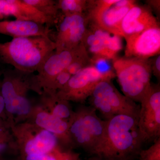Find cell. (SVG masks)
<instances>
[{"label": "cell", "instance_id": "6da1fadb", "mask_svg": "<svg viewBox=\"0 0 160 160\" xmlns=\"http://www.w3.org/2000/svg\"><path fill=\"white\" fill-rule=\"evenodd\" d=\"M138 118L118 115L106 120L102 142L92 155L103 160H134L144 144L138 126ZM92 156V155H91Z\"/></svg>", "mask_w": 160, "mask_h": 160}, {"label": "cell", "instance_id": "7a4b0ae2", "mask_svg": "<svg viewBox=\"0 0 160 160\" xmlns=\"http://www.w3.org/2000/svg\"><path fill=\"white\" fill-rule=\"evenodd\" d=\"M1 92L5 103L8 120L15 123L25 122L28 119L33 105L28 97L30 90L41 95L36 74L18 69H7L3 72Z\"/></svg>", "mask_w": 160, "mask_h": 160}, {"label": "cell", "instance_id": "3957f363", "mask_svg": "<svg viewBox=\"0 0 160 160\" xmlns=\"http://www.w3.org/2000/svg\"><path fill=\"white\" fill-rule=\"evenodd\" d=\"M56 47L54 42L47 37L14 38L0 43V60L15 69L34 73Z\"/></svg>", "mask_w": 160, "mask_h": 160}, {"label": "cell", "instance_id": "277c9868", "mask_svg": "<svg viewBox=\"0 0 160 160\" xmlns=\"http://www.w3.org/2000/svg\"><path fill=\"white\" fill-rule=\"evenodd\" d=\"M91 106L81 104L69 122V134L73 149L81 148L92 155L102 142L106 120H102Z\"/></svg>", "mask_w": 160, "mask_h": 160}, {"label": "cell", "instance_id": "5b68a950", "mask_svg": "<svg viewBox=\"0 0 160 160\" xmlns=\"http://www.w3.org/2000/svg\"><path fill=\"white\" fill-rule=\"evenodd\" d=\"M112 62L123 94L140 103L151 86L152 73L149 59L124 56L116 58Z\"/></svg>", "mask_w": 160, "mask_h": 160}, {"label": "cell", "instance_id": "8992f818", "mask_svg": "<svg viewBox=\"0 0 160 160\" xmlns=\"http://www.w3.org/2000/svg\"><path fill=\"white\" fill-rule=\"evenodd\" d=\"M90 106L106 120L118 115L138 118L140 106L121 93L110 80H103L95 86L89 98Z\"/></svg>", "mask_w": 160, "mask_h": 160}, {"label": "cell", "instance_id": "52a82bcc", "mask_svg": "<svg viewBox=\"0 0 160 160\" xmlns=\"http://www.w3.org/2000/svg\"><path fill=\"white\" fill-rule=\"evenodd\" d=\"M134 5L125 6L121 0L88 1V14L86 15L89 22L92 25L122 38V21Z\"/></svg>", "mask_w": 160, "mask_h": 160}, {"label": "cell", "instance_id": "ba28073f", "mask_svg": "<svg viewBox=\"0 0 160 160\" xmlns=\"http://www.w3.org/2000/svg\"><path fill=\"white\" fill-rule=\"evenodd\" d=\"M138 126L144 143L160 138V86L151 84L140 102Z\"/></svg>", "mask_w": 160, "mask_h": 160}, {"label": "cell", "instance_id": "9c48e42d", "mask_svg": "<svg viewBox=\"0 0 160 160\" xmlns=\"http://www.w3.org/2000/svg\"><path fill=\"white\" fill-rule=\"evenodd\" d=\"M103 80L109 79L90 65L72 76L56 95L59 98L83 104L91 95L96 85Z\"/></svg>", "mask_w": 160, "mask_h": 160}, {"label": "cell", "instance_id": "30bf717a", "mask_svg": "<svg viewBox=\"0 0 160 160\" xmlns=\"http://www.w3.org/2000/svg\"><path fill=\"white\" fill-rule=\"evenodd\" d=\"M58 22L57 32L53 40L56 47L55 51L71 50L79 46L88 29L89 20L87 15L85 13L63 15Z\"/></svg>", "mask_w": 160, "mask_h": 160}, {"label": "cell", "instance_id": "8fae6325", "mask_svg": "<svg viewBox=\"0 0 160 160\" xmlns=\"http://www.w3.org/2000/svg\"><path fill=\"white\" fill-rule=\"evenodd\" d=\"M86 51L82 43L71 50L52 52L38 70L37 80L40 89L46 92L55 78L66 70L68 66L79 56Z\"/></svg>", "mask_w": 160, "mask_h": 160}, {"label": "cell", "instance_id": "7c38bea8", "mask_svg": "<svg viewBox=\"0 0 160 160\" xmlns=\"http://www.w3.org/2000/svg\"><path fill=\"white\" fill-rule=\"evenodd\" d=\"M82 43L89 54L103 57L112 61L118 57L123 48L122 37L111 34L92 24L88 25Z\"/></svg>", "mask_w": 160, "mask_h": 160}, {"label": "cell", "instance_id": "4fadbf2b", "mask_svg": "<svg viewBox=\"0 0 160 160\" xmlns=\"http://www.w3.org/2000/svg\"><path fill=\"white\" fill-rule=\"evenodd\" d=\"M125 39L126 47L124 56L126 57L149 59L160 54V26L146 29Z\"/></svg>", "mask_w": 160, "mask_h": 160}, {"label": "cell", "instance_id": "5bb4252c", "mask_svg": "<svg viewBox=\"0 0 160 160\" xmlns=\"http://www.w3.org/2000/svg\"><path fill=\"white\" fill-rule=\"evenodd\" d=\"M26 121L50 132L56 136L62 146L68 149H74L69 137V122L50 114L40 103L33 105Z\"/></svg>", "mask_w": 160, "mask_h": 160}, {"label": "cell", "instance_id": "9a60e30c", "mask_svg": "<svg viewBox=\"0 0 160 160\" xmlns=\"http://www.w3.org/2000/svg\"><path fill=\"white\" fill-rule=\"evenodd\" d=\"M159 26L156 18L147 6L136 4L132 7L124 18L121 24L122 38H125Z\"/></svg>", "mask_w": 160, "mask_h": 160}, {"label": "cell", "instance_id": "2e32d148", "mask_svg": "<svg viewBox=\"0 0 160 160\" xmlns=\"http://www.w3.org/2000/svg\"><path fill=\"white\" fill-rule=\"evenodd\" d=\"M51 31L46 25L31 21L17 19L0 21V34L9 36L13 38L33 36L50 38Z\"/></svg>", "mask_w": 160, "mask_h": 160}, {"label": "cell", "instance_id": "e0dca14e", "mask_svg": "<svg viewBox=\"0 0 160 160\" xmlns=\"http://www.w3.org/2000/svg\"><path fill=\"white\" fill-rule=\"evenodd\" d=\"M9 2L13 6L12 16L17 20L40 23L46 25L49 28L57 24L55 20L44 15L23 0H9Z\"/></svg>", "mask_w": 160, "mask_h": 160}, {"label": "cell", "instance_id": "ac0fdd59", "mask_svg": "<svg viewBox=\"0 0 160 160\" xmlns=\"http://www.w3.org/2000/svg\"><path fill=\"white\" fill-rule=\"evenodd\" d=\"M56 94H42L40 103L50 114L69 122L74 112L70 102L59 98Z\"/></svg>", "mask_w": 160, "mask_h": 160}, {"label": "cell", "instance_id": "d6986e66", "mask_svg": "<svg viewBox=\"0 0 160 160\" xmlns=\"http://www.w3.org/2000/svg\"><path fill=\"white\" fill-rule=\"evenodd\" d=\"M21 160H81L80 154L60 144L48 152L42 154L19 157Z\"/></svg>", "mask_w": 160, "mask_h": 160}, {"label": "cell", "instance_id": "ffe728a7", "mask_svg": "<svg viewBox=\"0 0 160 160\" xmlns=\"http://www.w3.org/2000/svg\"><path fill=\"white\" fill-rule=\"evenodd\" d=\"M34 7L47 17L51 18L58 23L60 18V10L58 1L54 0H23Z\"/></svg>", "mask_w": 160, "mask_h": 160}, {"label": "cell", "instance_id": "44dd1931", "mask_svg": "<svg viewBox=\"0 0 160 160\" xmlns=\"http://www.w3.org/2000/svg\"><path fill=\"white\" fill-rule=\"evenodd\" d=\"M86 0H59L58 7L63 15L85 13L88 8Z\"/></svg>", "mask_w": 160, "mask_h": 160}, {"label": "cell", "instance_id": "7402d4cb", "mask_svg": "<svg viewBox=\"0 0 160 160\" xmlns=\"http://www.w3.org/2000/svg\"><path fill=\"white\" fill-rule=\"evenodd\" d=\"M107 58L99 56H92L90 58V65L94 66L100 73L107 78L112 80L116 77L115 73L112 65Z\"/></svg>", "mask_w": 160, "mask_h": 160}, {"label": "cell", "instance_id": "603a6c76", "mask_svg": "<svg viewBox=\"0 0 160 160\" xmlns=\"http://www.w3.org/2000/svg\"><path fill=\"white\" fill-rule=\"evenodd\" d=\"M90 65V57L86 50L76 58L66 68V70L73 76Z\"/></svg>", "mask_w": 160, "mask_h": 160}, {"label": "cell", "instance_id": "cb8c5ba5", "mask_svg": "<svg viewBox=\"0 0 160 160\" xmlns=\"http://www.w3.org/2000/svg\"><path fill=\"white\" fill-rule=\"evenodd\" d=\"M72 76L66 70L58 75L52 83L49 89L42 94L55 95L60 89H62L67 84Z\"/></svg>", "mask_w": 160, "mask_h": 160}, {"label": "cell", "instance_id": "d4e9b609", "mask_svg": "<svg viewBox=\"0 0 160 160\" xmlns=\"http://www.w3.org/2000/svg\"><path fill=\"white\" fill-rule=\"evenodd\" d=\"M138 158L140 160H160V138L148 149H142Z\"/></svg>", "mask_w": 160, "mask_h": 160}, {"label": "cell", "instance_id": "484cf974", "mask_svg": "<svg viewBox=\"0 0 160 160\" xmlns=\"http://www.w3.org/2000/svg\"><path fill=\"white\" fill-rule=\"evenodd\" d=\"M153 58L149 59L152 73L158 80L160 78V54L157 55L153 57Z\"/></svg>", "mask_w": 160, "mask_h": 160}, {"label": "cell", "instance_id": "4316f807", "mask_svg": "<svg viewBox=\"0 0 160 160\" xmlns=\"http://www.w3.org/2000/svg\"><path fill=\"white\" fill-rule=\"evenodd\" d=\"M3 72L1 69H0V78L2 76ZM5 110V103H4V99L2 92H1V82H0V115L3 114Z\"/></svg>", "mask_w": 160, "mask_h": 160}, {"label": "cell", "instance_id": "83f0119b", "mask_svg": "<svg viewBox=\"0 0 160 160\" xmlns=\"http://www.w3.org/2000/svg\"><path fill=\"white\" fill-rule=\"evenodd\" d=\"M160 1H148L147 3H149V6H151L153 9L158 12H160Z\"/></svg>", "mask_w": 160, "mask_h": 160}, {"label": "cell", "instance_id": "f1b7e54d", "mask_svg": "<svg viewBox=\"0 0 160 160\" xmlns=\"http://www.w3.org/2000/svg\"><path fill=\"white\" fill-rule=\"evenodd\" d=\"M87 160H103L100 158L98 157L97 156L95 155H92L90 158H89L87 159Z\"/></svg>", "mask_w": 160, "mask_h": 160}, {"label": "cell", "instance_id": "f546056e", "mask_svg": "<svg viewBox=\"0 0 160 160\" xmlns=\"http://www.w3.org/2000/svg\"><path fill=\"white\" fill-rule=\"evenodd\" d=\"M4 18V17L2 15L0 14V21H1V20L2 19Z\"/></svg>", "mask_w": 160, "mask_h": 160}, {"label": "cell", "instance_id": "4dcf8cb0", "mask_svg": "<svg viewBox=\"0 0 160 160\" xmlns=\"http://www.w3.org/2000/svg\"><path fill=\"white\" fill-rule=\"evenodd\" d=\"M16 160H21V159H20V158L19 157L18 158V159Z\"/></svg>", "mask_w": 160, "mask_h": 160}]
</instances>
